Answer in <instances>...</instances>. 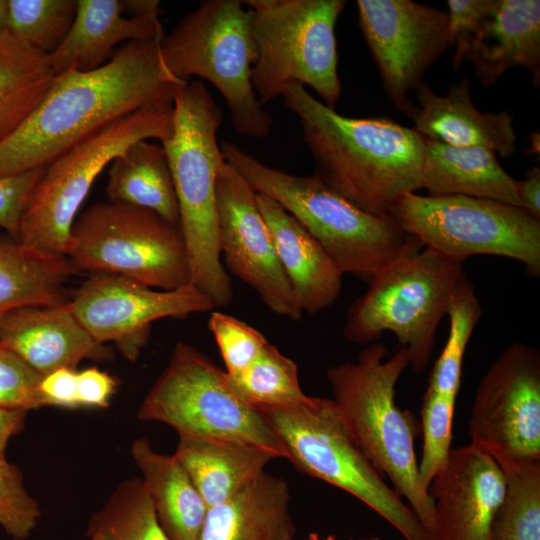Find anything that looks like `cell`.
Segmentation results:
<instances>
[{"label": "cell", "instance_id": "8992f818", "mask_svg": "<svg viewBox=\"0 0 540 540\" xmlns=\"http://www.w3.org/2000/svg\"><path fill=\"white\" fill-rule=\"evenodd\" d=\"M465 278L462 263L424 248L414 238L368 281L367 290L351 305L344 337L369 345L383 333H393L409 353V366L420 373L431 360L437 328Z\"/></svg>", "mask_w": 540, "mask_h": 540}, {"label": "cell", "instance_id": "44dd1931", "mask_svg": "<svg viewBox=\"0 0 540 540\" xmlns=\"http://www.w3.org/2000/svg\"><path fill=\"white\" fill-rule=\"evenodd\" d=\"M480 84L490 87L507 71L522 67L540 84V1L498 0L473 36L465 61Z\"/></svg>", "mask_w": 540, "mask_h": 540}, {"label": "cell", "instance_id": "1f68e13d", "mask_svg": "<svg viewBox=\"0 0 540 540\" xmlns=\"http://www.w3.org/2000/svg\"><path fill=\"white\" fill-rule=\"evenodd\" d=\"M86 534L99 540H170L142 477L120 483L89 519Z\"/></svg>", "mask_w": 540, "mask_h": 540}, {"label": "cell", "instance_id": "2e32d148", "mask_svg": "<svg viewBox=\"0 0 540 540\" xmlns=\"http://www.w3.org/2000/svg\"><path fill=\"white\" fill-rule=\"evenodd\" d=\"M68 306L97 342L114 343L131 362L148 342L152 322L215 309L192 283L175 290H157L108 273L92 274L71 295Z\"/></svg>", "mask_w": 540, "mask_h": 540}, {"label": "cell", "instance_id": "f907efd6", "mask_svg": "<svg viewBox=\"0 0 540 540\" xmlns=\"http://www.w3.org/2000/svg\"><path fill=\"white\" fill-rule=\"evenodd\" d=\"M351 540V539H350ZM364 540H380L379 538L377 537H372V538H369V539H364Z\"/></svg>", "mask_w": 540, "mask_h": 540}, {"label": "cell", "instance_id": "ee69618b", "mask_svg": "<svg viewBox=\"0 0 540 540\" xmlns=\"http://www.w3.org/2000/svg\"><path fill=\"white\" fill-rule=\"evenodd\" d=\"M520 208L540 219V169L526 171L523 180H516Z\"/></svg>", "mask_w": 540, "mask_h": 540}, {"label": "cell", "instance_id": "7c38bea8", "mask_svg": "<svg viewBox=\"0 0 540 540\" xmlns=\"http://www.w3.org/2000/svg\"><path fill=\"white\" fill-rule=\"evenodd\" d=\"M66 257L77 272L120 275L154 289L191 283L180 226L141 207L92 204L73 224Z\"/></svg>", "mask_w": 540, "mask_h": 540}, {"label": "cell", "instance_id": "9c48e42d", "mask_svg": "<svg viewBox=\"0 0 540 540\" xmlns=\"http://www.w3.org/2000/svg\"><path fill=\"white\" fill-rule=\"evenodd\" d=\"M173 103L147 107L90 135L51 161L24 208L17 242L53 257H66L79 207L111 161L140 140H168Z\"/></svg>", "mask_w": 540, "mask_h": 540}, {"label": "cell", "instance_id": "bcb514c9", "mask_svg": "<svg viewBox=\"0 0 540 540\" xmlns=\"http://www.w3.org/2000/svg\"><path fill=\"white\" fill-rule=\"evenodd\" d=\"M120 2L123 14L127 17L160 21L158 0H121Z\"/></svg>", "mask_w": 540, "mask_h": 540}, {"label": "cell", "instance_id": "7bdbcfd3", "mask_svg": "<svg viewBox=\"0 0 540 540\" xmlns=\"http://www.w3.org/2000/svg\"><path fill=\"white\" fill-rule=\"evenodd\" d=\"M77 373L74 369L60 368L43 376L39 389L44 406L79 408Z\"/></svg>", "mask_w": 540, "mask_h": 540}, {"label": "cell", "instance_id": "3957f363", "mask_svg": "<svg viewBox=\"0 0 540 540\" xmlns=\"http://www.w3.org/2000/svg\"><path fill=\"white\" fill-rule=\"evenodd\" d=\"M407 349L388 357L386 346L368 345L355 362L326 371L332 400L373 466L392 483L431 537H436L434 500L419 477L414 450L415 425L395 401L396 384L409 367Z\"/></svg>", "mask_w": 540, "mask_h": 540}, {"label": "cell", "instance_id": "6da1fadb", "mask_svg": "<svg viewBox=\"0 0 540 540\" xmlns=\"http://www.w3.org/2000/svg\"><path fill=\"white\" fill-rule=\"evenodd\" d=\"M160 42L130 41L97 69L69 66L57 74L31 115L0 142V177L47 166L113 122L173 103L175 86L183 83L165 70Z\"/></svg>", "mask_w": 540, "mask_h": 540}, {"label": "cell", "instance_id": "f35d334b", "mask_svg": "<svg viewBox=\"0 0 540 540\" xmlns=\"http://www.w3.org/2000/svg\"><path fill=\"white\" fill-rule=\"evenodd\" d=\"M43 376L10 349L0 345V408L29 411L44 407Z\"/></svg>", "mask_w": 540, "mask_h": 540}, {"label": "cell", "instance_id": "5bb4252c", "mask_svg": "<svg viewBox=\"0 0 540 540\" xmlns=\"http://www.w3.org/2000/svg\"><path fill=\"white\" fill-rule=\"evenodd\" d=\"M471 443L489 455L540 460V353L508 346L480 379L469 417Z\"/></svg>", "mask_w": 540, "mask_h": 540}, {"label": "cell", "instance_id": "d6986e66", "mask_svg": "<svg viewBox=\"0 0 540 540\" xmlns=\"http://www.w3.org/2000/svg\"><path fill=\"white\" fill-rule=\"evenodd\" d=\"M0 345L10 349L42 376L60 368L76 370L86 359L112 357L71 312L68 303L26 306L0 318Z\"/></svg>", "mask_w": 540, "mask_h": 540}, {"label": "cell", "instance_id": "836d02e7", "mask_svg": "<svg viewBox=\"0 0 540 540\" xmlns=\"http://www.w3.org/2000/svg\"><path fill=\"white\" fill-rule=\"evenodd\" d=\"M226 376L234 390L255 407L290 404L306 396L296 363L270 343L246 369Z\"/></svg>", "mask_w": 540, "mask_h": 540}, {"label": "cell", "instance_id": "60d3db41", "mask_svg": "<svg viewBox=\"0 0 540 540\" xmlns=\"http://www.w3.org/2000/svg\"><path fill=\"white\" fill-rule=\"evenodd\" d=\"M45 167L0 177V228L16 241L24 208Z\"/></svg>", "mask_w": 540, "mask_h": 540}, {"label": "cell", "instance_id": "4dcf8cb0", "mask_svg": "<svg viewBox=\"0 0 540 540\" xmlns=\"http://www.w3.org/2000/svg\"><path fill=\"white\" fill-rule=\"evenodd\" d=\"M505 480L492 540H540V460L492 455Z\"/></svg>", "mask_w": 540, "mask_h": 540}, {"label": "cell", "instance_id": "cb8c5ba5", "mask_svg": "<svg viewBox=\"0 0 540 540\" xmlns=\"http://www.w3.org/2000/svg\"><path fill=\"white\" fill-rule=\"evenodd\" d=\"M287 482L265 471L225 502L208 508L198 540H293Z\"/></svg>", "mask_w": 540, "mask_h": 540}, {"label": "cell", "instance_id": "ba28073f", "mask_svg": "<svg viewBox=\"0 0 540 540\" xmlns=\"http://www.w3.org/2000/svg\"><path fill=\"white\" fill-rule=\"evenodd\" d=\"M257 408L297 469L356 497L405 540H432L413 510L362 451L332 399L306 395L294 403Z\"/></svg>", "mask_w": 540, "mask_h": 540}, {"label": "cell", "instance_id": "7dc6e473", "mask_svg": "<svg viewBox=\"0 0 540 540\" xmlns=\"http://www.w3.org/2000/svg\"><path fill=\"white\" fill-rule=\"evenodd\" d=\"M539 133H534L531 136V147L528 150L529 154H539Z\"/></svg>", "mask_w": 540, "mask_h": 540}, {"label": "cell", "instance_id": "d4e9b609", "mask_svg": "<svg viewBox=\"0 0 540 540\" xmlns=\"http://www.w3.org/2000/svg\"><path fill=\"white\" fill-rule=\"evenodd\" d=\"M420 185L430 195H465L520 208L516 179L502 168L493 151L483 147L425 139Z\"/></svg>", "mask_w": 540, "mask_h": 540}, {"label": "cell", "instance_id": "f1b7e54d", "mask_svg": "<svg viewBox=\"0 0 540 540\" xmlns=\"http://www.w3.org/2000/svg\"><path fill=\"white\" fill-rule=\"evenodd\" d=\"M107 201L156 212L180 226L178 201L162 145L140 140L110 163Z\"/></svg>", "mask_w": 540, "mask_h": 540}, {"label": "cell", "instance_id": "83f0119b", "mask_svg": "<svg viewBox=\"0 0 540 540\" xmlns=\"http://www.w3.org/2000/svg\"><path fill=\"white\" fill-rule=\"evenodd\" d=\"M76 273L67 257L42 255L0 235V318L21 307L67 304V283Z\"/></svg>", "mask_w": 540, "mask_h": 540}, {"label": "cell", "instance_id": "5b68a950", "mask_svg": "<svg viewBox=\"0 0 540 540\" xmlns=\"http://www.w3.org/2000/svg\"><path fill=\"white\" fill-rule=\"evenodd\" d=\"M225 162L256 193L287 211L323 248L342 274L369 281L412 243L390 216L360 209L316 175L269 167L237 145H220Z\"/></svg>", "mask_w": 540, "mask_h": 540}, {"label": "cell", "instance_id": "ac0fdd59", "mask_svg": "<svg viewBox=\"0 0 540 540\" xmlns=\"http://www.w3.org/2000/svg\"><path fill=\"white\" fill-rule=\"evenodd\" d=\"M504 491L503 473L491 455L472 444L451 449L429 486L435 540H492Z\"/></svg>", "mask_w": 540, "mask_h": 540}, {"label": "cell", "instance_id": "277c9868", "mask_svg": "<svg viewBox=\"0 0 540 540\" xmlns=\"http://www.w3.org/2000/svg\"><path fill=\"white\" fill-rule=\"evenodd\" d=\"M221 122V110L202 81L175 86L172 134L162 146L175 186L191 283L215 308L233 299L218 234L216 185L225 162L217 141Z\"/></svg>", "mask_w": 540, "mask_h": 540}, {"label": "cell", "instance_id": "52a82bcc", "mask_svg": "<svg viewBox=\"0 0 540 540\" xmlns=\"http://www.w3.org/2000/svg\"><path fill=\"white\" fill-rule=\"evenodd\" d=\"M240 0H207L160 42L167 73L177 82L209 81L224 98L238 134L266 137L271 114L257 97L251 71L256 59L250 10Z\"/></svg>", "mask_w": 540, "mask_h": 540}, {"label": "cell", "instance_id": "c3c4849f", "mask_svg": "<svg viewBox=\"0 0 540 540\" xmlns=\"http://www.w3.org/2000/svg\"><path fill=\"white\" fill-rule=\"evenodd\" d=\"M5 13H6V0H0V32L4 28Z\"/></svg>", "mask_w": 540, "mask_h": 540}, {"label": "cell", "instance_id": "ffe728a7", "mask_svg": "<svg viewBox=\"0 0 540 540\" xmlns=\"http://www.w3.org/2000/svg\"><path fill=\"white\" fill-rule=\"evenodd\" d=\"M418 106L408 117L425 139L458 147H483L509 158L516 150L513 117L507 112H481L473 104L470 81L452 84L446 95H437L422 82L416 89Z\"/></svg>", "mask_w": 540, "mask_h": 540}, {"label": "cell", "instance_id": "4fadbf2b", "mask_svg": "<svg viewBox=\"0 0 540 540\" xmlns=\"http://www.w3.org/2000/svg\"><path fill=\"white\" fill-rule=\"evenodd\" d=\"M389 216L407 235L451 260L494 255L524 264L540 275V219L495 200L465 195L409 193Z\"/></svg>", "mask_w": 540, "mask_h": 540}, {"label": "cell", "instance_id": "d590c367", "mask_svg": "<svg viewBox=\"0 0 540 540\" xmlns=\"http://www.w3.org/2000/svg\"><path fill=\"white\" fill-rule=\"evenodd\" d=\"M456 400L430 390H426L423 396V446L418 470L420 480L428 490L451 450Z\"/></svg>", "mask_w": 540, "mask_h": 540}, {"label": "cell", "instance_id": "4316f807", "mask_svg": "<svg viewBox=\"0 0 540 540\" xmlns=\"http://www.w3.org/2000/svg\"><path fill=\"white\" fill-rule=\"evenodd\" d=\"M131 456L170 540H198L208 507L174 455L155 451L146 438L133 441Z\"/></svg>", "mask_w": 540, "mask_h": 540}, {"label": "cell", "instance_id": "8fae6325", "mask_svg": "<svg viewBox=\"0 0 540 540\" xmlns=\"http://www.w3.org/2000/svg\"><path fill=\"white\" fill-rule=\"evenodd\" d=\"M137 416L167 424L179 436L243 442L288 459L286 447L260 409L234 390L225 370L186 342L173 348Z\"/></svg>", "mask_w": 540, "mask_h": 540}, {"label": "cell", "instance_id": "f6af8a7d", "mask_svg": "<svg viewBox=\"0 0 540 540\" xmlns=\"http://www.w3.org/2000/svg\"><path fill=\"white\" fill-rule=\"evenodd\" d=\"M28 411L0 408V458L5 457L8 441L19 433Z\"/></svg>", "mask_w": 540, "mask_h": 540}, {"label": "cell", "instance_id": "603a6c76", "mask_svg": "<svg viewBox=\"0 0 540 540\" xmlns=\"http://www.w3.org/2000/svg\"><path fill=\"white\" fill-rule=\"evenodd\" d=\"M163 37L160 21L124 16L119 0H77L71 29L48 58L56 75L69 66L91 71L108 62L120 43Z\"/></svg>", "mask_w": 540, "mask_h": 540}, {"label": "cell", "instance_id": "8d00e7d4", "mask_svg": "<svg viewBox=\"0 0 540 540\" xmlns=\"http://www.w3.org/2000/svg\"><path fill=\"white\" fill-rule=\"evenodd\" d=\"M41 509L26 490L20 469L0 458V526L13 540L27 539L36 528Z\"/></svg>", "mask_w": 540, "mask_h": 540}, {"label": "cell", "instance_id": "ab89813d", "mask_svg": "<svg viewBox=\"0 0 540 540\" xmlns=\"http://www.w3.org/2000/svg\"><path fill=\"white\" fill-rule=\"evenodd\" d=\"M498 0H448V31L454 54L452 68L458 71L465 61L469 44L483 21L497 7Z\"/></svg>", "mask_w": 540, "mask_h": 540}, {"label": "cell", "instance_id": "30bf717a", "mask_svg": "<svg viewBox=\"0 0 540 540\" xmlns=\"http://www.w3.org/2000/svg\"><path fill=\"white\" fill-rule=\"evenodd\" d=\"M256 59L251 82L260 102L308 85L328 107L341 94L335 36L344 0H247Z\"/></svg>", "mask_w": 540, "mask_h": 540}, {"label": "cell", "instance_id": "b9f144b4", "mask_svg": "<svg viewBox=\"0 0 540 540\" xmlns=\"http://www.w3.org/2000/svg\"><path fill=\"white\" fill-rule=\"evenodd\" d=\"M117 386L116 377L97 367H89L79 371L77 373L79 407H108Z\"/></svg>", "mask_w": 540, "mask_h": 540}, {"label": "cell", "instance_id": "484cf974", "mask_svg": "<svg viewBox=\"0 0 540 540\" xmlns=\"http://www.w3.org/2000/svg\"><path fill=\"white\" fill-rule=\"evenodd\" d=\"M208 508L233 497L277 456L243 442L179 436L173 454Z\"/></svg>", "mask_w": 540, "mask_h": 540}, {"label": "cell", "instance_id": "e575fe53", "mask_svg": "<svg viewBox=\"0 0 540 540\" xmlns=\"http://www.w3.org/2000/svg\"><path fill=\"white\" fill-rule=\"evenodd\" d=\"M77 11V0H6L4 30L50 55L63 43Z\"/></svg>", "mask_w": 540, "mask_h": 540}, {"label": "cell", "instance_id": "681fc988", "mask_svg": "<svg viewBox=\"0 0 540 540\" xmlns=\"http://www.w3.org/2000/svg\"><path fill=\"white\" fill-rule=\"evenodd\" d=\"M308 540H337V539L332 535H329L325 537L324 539H321L317 533H310L308 536Z\"/></svg>", "mask_w": 540, "mask_h": 540}, {"label": "cell", "instance_id": "74e56055", "mask_svg": "<svg viewBox=\"0 0 540 540\" xmlns=\"http://www.w3.org/2000/svg\"><path fill=\"white\" fill-rule=\"evenodd\" d=\"M208 327L228 375H235L246 369L269 343L254 327L220 311L211 313Z\"/></svg>", "mask_w": 540, "mask_h": 540}, {"label": "cell", "instance_id": "d6a6232c", "mask_svg": "<svg viewBox=\"0 0 540 540\" xmlns=\"http://www.w3.org/2000/svg\"><path fill=\"white\" fill-rule=\"evenodd\" d=\"M481 314L482 308L474 287L465 278L447 308L449 333L431 371L427 390L457 399L465 351Z\"/></svg>", "mask_w": 540, "mask_h": 540}, {"label": "cell", "instance_id": "9a60e30c", "mask_svg": "<svg viewBox=\"0 0 540 540\" xmlns=\"http://www.w3.org/2000/svg\"><path fill=\"white\" fill-rule=\"evenodd\" d=\"M356 6L384 90L409 115L408 94L451 47L447 12L411 0H357Z\"/></svg>", "mask_w": 540, "mask_h": 540}, {"label": "cell", "instance_id": "7402d4cb", "mask_svg": "<svg viewBox=\"0 0 540 540\" xmlns=\"http://www.w3.org/2000/svg\"><path fill=\"white\" fill-rule=\"evenodd\" d=\"M281 267L303 312L318 313L338 299L343 274L317 241L276 201L257 193Z\"/></svg>", "mask_w": 540, "mask_h": 540}, {"label": "cell", "instance_id": "e0dca14e", "mask_svg": "<svg viewBox=\"0 0 540 540\" xmlns=\"http://www.w3.org/2000/svg\"><path fill=\"white\" fill-rule=\"evenodd\" d=\"M216 198L220 252L228 270L271 311L299 321L303 311L279 262L257 193L226 162L217 177Z\"/></svg>", "mask_w": 540, "mask_h": 540}, {"label": "cell", "instance_id": "7a4b0ae2", "mask_svg": "<svg viewBox=\"0 0 540 540\" xmlns=\"http://www.w3.org/2000/svg\"><path fill=\"white\" fill-rule=\"evenodd\" d=\"M282 97L300 121L314 175L360 209L389 216L402 197L421 189L425 139L414 128L383 116L341 115L299 84Z\"/></svg>", "mask_w": 540, "mask_h": 540}, {"label": "cell", "instance_id": "f546056e", "mask_svg": "<svg viewBox=\"0 0 540 540\" xmlns=\"http://www.w3.org/2000/svg\"><path fill=\"white\" fill-rule=\"evenodd\" d=\"M55 76L48 55L0 32V142L31 115Z\"/></svg>", "mask_w": 540, "mask_h": 540}, {"label": "cell", "instance_id": "816d5d0a", "mask_svg": "<svg viewBox=\"0 0 540 540\" xmlns=\"http://www.w3.org/2000/svg\"><path fill=\"white\" fill-rule=\"evenodd\" d=\"M90 540H99V539H97V538H90Z\"/></svg>", "mask_w": 540, "mask_h": 540}]
</instances>
